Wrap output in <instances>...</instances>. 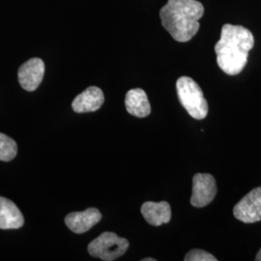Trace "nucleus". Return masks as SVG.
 I'll list each match as a JSON object with an SVG mask.
<instances>
[{
	"label": "nucleus",
	"mask_w": 261,
	"mask_h": 261,
	"mask_svg": "<svg viewBox=\"0 0 261 261\" xmlns=\"http://www.w3.org/2000/svg\"><path fill=\"white\" fill-rule=\"evenodd\" d=\"M253 45L254 38L248 28L224 24L221 39L215 45L218 65L227 75L240 74L248 62L249 51Z\"/></svg>",
	"instance_id": "f257e3e1"
},
{
	"label": "nucleus",
	"mask_w": 261,
	"mask_h": 261,
	"mask_svg": "<svg viewBox=\"0 0 261 261\" xmlns=\"http://www.w3.org/2000/svg\"><path fill=\"white\" fill-rule=\"evenodd\" d=\"M203 14V5L196 0H168L160 11V18L175 41L185 43L195 37Z\"/></svg>",
	"instance_id": "f03ea898"
},
{
	"label": "nucleus",
	"mask_w": 261,
	"mask_h": 261,
	"mask_svg": "<svg viewBox=\"0 0 261 261\" xmlns=\"http://www.w3.org/2000/svg\"><path fill=\"white\" fill-rule=\"evenodd\" d=\"M178 99L195 119L202 120L208 114V103L199 85L189 76H181L176 83Z\"/></svg>",
	"instance_id": "7ed1b4c3"
},
{
	"label": "nucleus",
	"mask_w": 261,
	"mask_h": 261,
	"mask_svg": "<svg viewBox=\"0 0 261 261\" xmlns=\"http://www.w3.org/2000/svg\"><path fill=\"white\" fill-rule=\"evenodd\" d=\"M129 241L119 237L117 234L106 231L94 239L88 245V252L93 257L102 260L112 261L117 259L127 252Z\"/></svg>",
	"instance_id": "20e7f679"
},
{
	"label": "nucleus",
	"mask_w": 261,
	"mask_h": 261,
	"mask_svg": "<svg viewBox=\"0 0 261 261\" xmlns=\"http://www.w3.org/2000/svg\"><path fill=\"white\" fill-rule=\"evenodd\" d=\"M234 217L245 224L261 221V187L253 189L234 206Z\"/></svg>",
	"instance_id": "39448f33"
},
{
	"label": "nucleus",
	"mask_w": 261,
	"mask_h": 261,
	"mask_svg": "<svg viewBox=\"0 0 261 261\" xmlns=\"http://www.w3.org/2000/svg\"><path fill=\"white\" fill-rule=\"evenodd\" d=\"M217 195V183L214 176L209 173H196L193 178V194L191 203L201 208L209 205Z\"/></svg>",
	"instance_id": "423d86ee"
},
{
	"label": "nucleus",
	"mask_w": 261,
	"mask_h": 261,
	"mask_svg": "<svg viewBox=\"0 0 261 261\" xmlns=\"http://www.w3.org/2000/svg\"><path fill=\"white\" fill-rule=\"evenodd\" d=\"M45 74V63L40 58H31L19 67V83L27 91L36 90Z\"/></svg>",
	"instance_id": "0eeeda50"
},
{
	"label": "nucleus",
	"mask_w": 261,
	"mask_h": 261,
	"mask_svg": "<svg viewBox=\"0 0 261 261\" xmlns=\"http://www.w3.org/2000/svg\"><path fill=\"white\" fill-rule=\"evenodd\" d=\"M102 219V214L96 208H88L83 212H73L67 215L65 224L70 230L82 234L91 229Z\"/></svg>",
	"instance_id": "6e6552de"
},
{
	"label": "nucleus",
	"mask_w": 261,
	"mask_h": 261,
	"mask_svg": "<svg viewBox=\"0 0 261 261\" xmlns=\"http://www.w3.org/2000/svg\"><path fill=\"white\" fill-rule=\"evenodd\" d=\"M103 102L105 96L102 89L97 86H90L75 97L72 108L76 113L96 112L103 106Z\"/></svg>",
	"instance_id": "1a4fd4ad"
},
{
	"label": "nucleus",
	"mask_w": 261,
	"mask_h": 261,
	"mask_svg": "<svg viewBox=\"0 0 261 261\" xmlns=\"http://www.w3.org/2000/svg\"><path fill=\"white\" fill-rule=\"evenodd\" d=\"M141 214L148 224L160 226L170 222L171 208L167 201H146L141 206Z\"/></svg>",
	"instance_id": "9d476101"
},
{
	"label": "nucleus",
	"mask_w": 261,
	"mask_h": 261,
	"mask_svg": "<svg viewBox=\"0 0 261 261\" xmlns=\"http://www.w3.org/2000/svg\"><path fill=\"white\" fill-rule=\"evenodd\" d=\"M24 224V218L17 205L9 199L0 196V228L17 229Z\"/></svg>",
	"instance_id": "9b49d317"
},
{
	"label": "nucleus",
	"mask_w": 261,
	"mask_h": 261,
	"mask_svg": "<svg viewBox=\"0 0 261 261\" xmlns=\"http://www.w3.org/2000/svg\"><path fill=\"white\" fill-rule=\"evenodd\" d=\"M125 105L127 112L139 118L146 117L151 112V106L147 95L143 89L140 88L130 89L127 92Z\"/></svg>",
	"instance_id": "f8f14e48"
},
{
	"label": "nucleus",
	"mask_w": 261,
	"mask_h": 261,
	"mask_svg": "<svg viewBox=\"0 0 261 261\" xmlns=\"http://www.w3.org/2000/svg\"><path fill=\"white\" fill-rule=\"evenodd\" d=\"M18 153L16 141L8 136L0 133V161L10 162L14 160Z\"/></svg>",
	"instance_id": "ddd939ff"
},
{
	"label": "nucleus",
	"mask_w": 261,
	"mask_h": 261,
	"mask_svg": "<svg viewBox=\"0 0 261 261\" xmlns=\"http://www.w3.org/2000/svg\"><path fill=\"white\" fill-rule=\"evenodd\" d=\"M185 261H217L213 254L202 250H192L188 252L184 258Z\"/></svg>",
	"instance_id": "4468645a"
},
{
	"label": "nucleus",
	"mask_w": 261,
	"mask_h": 261,
	"mask_svg": "<svg viewBox=\"0 0 261 261\" xmlns=\"http://www.w3.org/2000/svg\"><path fill=\"white\" fill-rule=\"evenodd\" d=\"M255 260L261 261V249L259 250V252H257L256 254V257H255Z\"/></svg>",
	"instance_id": "2eb2a0df"
},
{
	"label": "nucleus",
	"mask_w": 261,
	"mask_h": 261,
	"mask_svg": "<svg viewBox=\"0 0 261 261\" xmlns=\"http://www.w3.org/2000/svg\"><path fill=\"white\" fill-rule=\"evenodd\" d=\"M156 259H154V258H143L142 261H155Z\"/></svg>",
	"instance_id": "dca6fc26"
}]
</instances>
